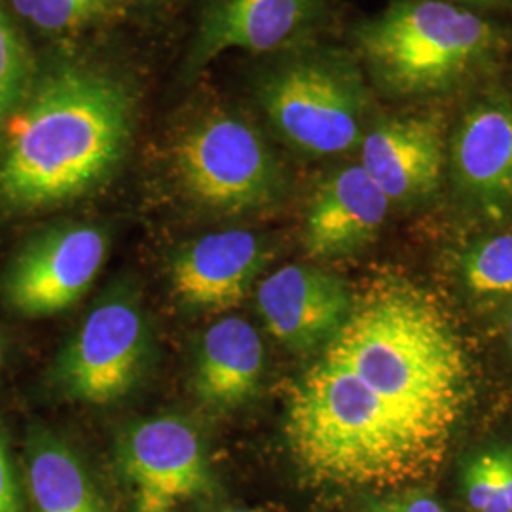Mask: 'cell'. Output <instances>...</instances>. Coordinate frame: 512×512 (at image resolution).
Listing matches in <instances>:
<instances>
[{
	"mask_svg": "<svg viewBox=\"0 0 512 512\" xmlns=\"http://www.w3.org/2000/svg\"><path fill=\"white\" fill-rule=\"evenodd\" d=\"M0 152V202L38 209L103 183L128 148L135 101L93 67L67 65L29 92Z\"/></svg>",
	"mask_w": 512,
	"mask_h": 512,
	"instance_id": "1",
	"label": "cell"
},
{
	"mask_svg": "<svg viewBox=\"0 0 512 512\" xmlns=\"http://www.w3.org/2000/svg\"><path fill=\"white\" fill-rule=\"evenodd\" d=\"M323 349L321 357L349 368L404 420L448 446L467 403L469 366L431 294L408 283L370 291Z\"/></svg>",
	"mask_w": 512,
	"mask_h": 512,
	"instance_id": "2",
	"label": "cell"
},
{
	"mask_svg": "<svg viewBox=\"0 0 512 512\" xmlns=\"http://www.w3.org/2000/svg\"><path fill=\"white\" fill-rule=\"evenodd\" d=\"M285 433L315 482L401 488L439 469L448 446L427 437L346 366L321 357L296 384Z\"/></svg>",
	"mask_w": 512,
	"mask_h": 512,
	"instance_id": "3",
	"label": "cell"
},
{
	"mask_svg": "<svg viewBox=\"0 0 512 512\" xmlns=\"http://www.w3.org/2000/svg\"><path fill=\"white\" fill-rule=\"evenodd\" d=\"M378 86L393 97L456 88L492 65L503 38L488 19L450 0H401L357 33Z\"/></svg>",
	"mask_w": 512,
	"mask_h": 512,
	"instance_id": "4",
	"label": "cell"
},
{
	"mask_svg": "<svg viewBox=\"0 0 512 512\" xmlns=\"http://www.w3.org/2000/svg\"><path fill=\"white\" fill-rule=\"evenodd\" d=\"M260 101L275 129L313 156L348 152L365 137V88L342 61L289 63L262 82Z\"/></svg>",
	"mask_w": 512,
	"mask_h": 512,
	"instance_id": "5",
	"label": "cell"
},
{
	"mask_svg": "<svg viewBox=\"0 0 512 512\" xmlns=\"http://www.w3.org/2000/svg\"><path fill=\"white\" fill-rule=\"evenodd\" d=\"M175 160L190 196L228 213L272 202L281 184L274 156L258 131L234 116H215L190 129Z\"/></svg>",
	"mask_w": 512,
	"mask_h": 512,
	"instance_id": "6",
	"label": "cell"
},
{
	"mask_svg": "<svg viewBox=\"0 0 512 512\" xmlns=\"http://www.w3.org/2000/svg\"><path fill=\"white\" fill-rule=\"evenodd\" d=\"M107 256L105 234L90 224L57 226L31 239L8 266L2 293L29 317L71 308L90 289Z\"/></svg>",
	"mask_w": 512,
	"mask_h": 512,
	"instance_id": "7",
	"label": "cell"
},
{
	"mask_svg": "<svg viewBox=\"0 0 512 512\" xmlns=\"http://www.w3.org/2000/svg\"><path fill=\"white\" fill-rule=\"evenodd\" d=\"M147 349L139 308L124 296L99 304L57 363V382L67 397L112 403L139 378Z\"/></svg>",
	"mask_w": 512,
	"mask_h": 512,
	"instance_id": "8",
	"label": "cell"
},
{
	"mask_svg": "<svg viewBox=\"0 0 512 512\" xmlns=\"http://www.w3.org/2000/svg\"><path fill=\"white\" fill-rule=\"evenodd\" d=\"M120 461L135 512H173L211 488L202 440L188 421L175 416L137 423L122 440Z\"/></svg>",
	"mask_w": 512,
	"mask_h": 512,
	"instance_id": "9",
	"label": "cell"
},
{
	"mask_svg": "<svg viewBox=\"0 0 512 512\" xmlns=\"http://www.w3.org/2000/svg\"><path fill=\"white\" fill-rule=\"evenodd\" d=\"M446 147V118L440 112H404L366 131L361 167L389 202H420L440 186Z\"/></svg>",
	"mask_w": 512,
	"mask_h": 512,
	"instance_id": "10",
	"label": "cell"
},
{
	"mask_svg": "<svg viewBox=\"0 0 512 512\" xmlns=\"http://www.w3.org/2000/svg\"><path fill=\"white\" fill-rule=\"evenodd\" d=\"M256 306L277 342L325 348L348 321L353 300L342 279L311 266H283L260 281Z\"/></svg>",
	"mask_w": 512,
	"mask_h": 512,
	"instance_id": "11",
	"label": "cell"
},
{
	"mask_svg": "<svg viewBox=\"0 0 512 512\" xmlns=\"http://www.w3.org/2000/svg\"><path fill=\"white\" fill-rule=\"evenodd\" d=\"M450 165L459 188L497 211H512V105L490 95L459 118L450 139Z\"/></svg>",
	"mask_w": 512,
	"mask_h": 512,
	"instance_id": "12",
	"label": "cell"
},
{
	"mask_svg": "<svg viewBox=\"0 0 512 512\" xmlns=\"http://www.w3.org/2000/svg\"><path fill=\"white\" fill-rule=\"evenodd\" d=\"M266 262L262 239L245 230L209 234L175 258L173 291L190 308L222 311L247 296Z\"/></svg>",
	"mask_w": 512,
	"mask_h": 512,
	"instance_id": "13",
	"label": "cell"
},
{
	"mask_svg": "<svg viewBox=\"0 0 512 512\" xmlns=\"http://www.w3.org/2000/svg\"><path fill=\"white\" fill-rule=\"evenodd\" d=\"M391 202L361 164L348 165L317 186L304 243L311 256L332 258L363 249L384 226Z\"/></svg>",
	"mask_w": 512,
	"mask_h": 512,
	"instance_id": "14",
	"label": "cell"
},
{
	"mask_svg": "<svg viewBox=\"0 0 512 512\" xmlns=\"http://www.w3.org/2000/svg\"><path fill=\"white\" fill-rule=\"evenodd\" d=\"M317 0H219L205 16L192 63L202 67L228 50L270 52L315 14Z\"/></svg>",
	"mask_w": 512,
	"mask_h": 512,
	"instance_id": "15",
	"label": "cell"
},
{
	"mask_svg": "<svg viewBox=\"0 0 512 512\" xmlns=\"http://www.w3.org/2000/svg\"><path fill=\"white\" fill-rule=\"evenodd\" d=\"M264 368L262 340L245 319L226 317L203 334L196 389L203 403L232 408L255 395Z\"/></svg>",
	"mask_w": 512,
	"mask_h": 512,
	"instance_id": "16",
	"label": "cell"
},
{
	"mask_svg": "<svg viewBox=\"0 0 512 512\" xmlns=\"http://www.w3.org/2000/svg\"><path fill=\"white\" fill-rule=\"evenodd\" d=\"M27 480L37 512H107L80 459L52 435L29 440Z\"/></svg>",
	"mask_w": 512,
	"mask_h": 512,
	"instance_id": "17",
	"label": "cell"
},
{
	"mask_svg": "<svg viewBox=\"0 0 512 512\" xmlns=\"http://www.w3.org/2000/svg\"><path fill=\"white\" fill-rule=\"evenodd\" d=\"M461 275L476 296H512V232L476 241L463 256Z\"/></svg>",
	"mask_w": 512,
	"mask_h": 512,
	"instance_id": "18",
	"label": "cell"
},
{
	"mask_svg": "<svg viewBox=\"0 0 512 512\" xmlns=\"http://www.w3.org/2000/svg\"><path fill=\"white\" fill-rule=\"evenodd\" d=\"M31 73L33 65L27 44L0 0V122L27 99Z\"/></svg>",
	"mask_w": 512,
	"mask_h": 512,
	"instance_id": "19",
	"label": "cell"
},
{
	"mask_svg": "<svg viewBox=\"0 0 512 512\" xmlns=\"http://www.w3.org/2000/svg\"><path fill=\"white\" fill-rule=\"evenodd\" d=\"M461 490L473 512H512L497 473L495 450L480 452L465 463Z\"/></svg>",
	"mask_w": 512,
	"mask_h": 512,
	"instance_id": "20",
	"label": "cell"
},
{
	"mask_svg": "<svg viewBox=\"0 0 512 512\" xmlns=\"http://www.w3.org/2000/svg\"><path fill=\"white\" fill-rule=\"evenodd\" d=\"M12 6L42 31H63L90 19L82 0H12Z\"/></svg>",
	"mask_w": 512,
	"mask_h": 512,
	"instance_id": "21",
	"label": "cell"
},
{
	"mask_svg": "<svg viewBox=\"0 0 512 512\" xmlns=\"http://www.w3.org/2000/svg\"><path fill=\"white\" fill-rule=\"evenodd\" d=\"M366 512H444V509L431 495L403 492L370 503Z\"/></svg>",
	"mask_w": 512,
	"mask_h": 512,
	"instance_id": "22",
	"label": "cell"
},
{
	"mask_svg": "<svg viewBox=\"0 0 512 512\" xmlns=\"http://www.w3.org/2000/svg\"><path fill=\"white\" fill-rule=\"evenodd\" d=\"M0 512H21L18 476L0 429Z\"/></svg>",
	"mask_w": 512,
	"mask_h": 512,
	"instance_id": "23",
	"label": "cell"
},
{
	"mask_svg": "<svg viewBox=\"0 0 512 512\" xmlns=\"http://www.w3.org/2000/svg\"><path fill=\"white\" fill-rule=\"evenodd\" d=\"M495 463H497V473L501 478L503 490L507 495V501L512 509V450L511 448H499L495 450Z\"/></svg>",
	"mask_w": 512,
	"mask_h": 512,
	"instance_id": "24",
	"label": "cell"
},
{
	"mask_svg": "<svg viewBox=\"0 0 512 512\" xmlns=\"http://www.w3.org/2000/svg\"><path fill=\"white\" fill-rule=\"evenodd\" d=\"M507 344H509L512 353V308L507 313Z\"/></svg>",
	"mask_w": 512,
	"mask_h": 512,
	"instance_id": "25",
	"label": "cell"
},
{
	"mask_svg": "<svg viewBox=\"0 0 512 512\" xmlns=\"http://www.w3.org/2000/svg\"><path fill=\"white\" fill-rule=\"evenodd\" d=\"M456 2V0H450ZM463 2H475V4H488V2H497V0H463Z\"/></svg>",
	"mask_w": 512,
	"mask_h": 512,
	"instance_id": "26",
	"label": "cell"
},
{
	"mask_svg": "<svg viewBox=\"0 0 512 512\" xmlns=\"http://www.w3.org/2000/svg\"><path fill=\"white\" fill-rule=\"evenodd\" d=\"M222 512H253V511H236V509H232V511H222Z\"/></svg>",
	"mask_w": 512,
	"mask_h": 512,
	"instance_id": "27",
	"label": "cell"
}]
</instances>
